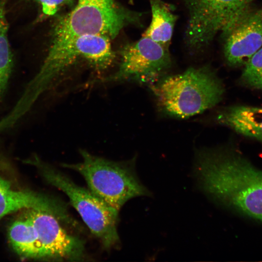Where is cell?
I'll return each mask as SVG.
<instances>
[{
    "instance_id": "9c48e42d",
    "label": "cell",
    "mask_w": 262,
    "mask_h": 262,
    "mask_svg": "<svg viewBox=\"0 0 262 262\" xmlns=\"http://www.w3.org/2000/svg\"><path fill=\"white\" fill-rule=\"evenodd\" d=\"M27 212L34 229L38 259L82 260L85 251L83 241L69 234L55 215L34 209H28Z\"/></svg>"
},
{
    "instance_id": "8fae6325",
    "label": "cell",
    "mask_w": 262,
    "mask_h": 262,
    "mask_svg": "<svg viewBox=\"0 0 262 262\" xmlns=\"http://www.w3.org/2000/svg\"><path fill=\"white\" fill-rule=\"evenodd\" d=\"M28 209L45 211L57 217L66 211L62 201L28 190H16L0 177V220L6 215Z\"/></svg>"
},
{
    "instance_id": "7a4b0ae2",
    "label": "cell",
    "mask_w": 262,
    "mask_h": 262,
    "mask_svg": "<svg viewBox=\"0 0 262 262\" xmlns=\"http://www.w3.org/2000/svg\"><path fill=\"white\" fill-rule=\"evenodd\" d=\"M110 40L103 35L86 34L49 47L40 70L16 102V109L28 113L56 79L78 61L83 60L98 71L108 68L115 58Z\"/></svg>"
},
{
    "instance_id": "e0dca14e",
    "label": "cell",
    "mask_w": 262,
    "mask_h": 262,
    "mask_svg": "<svg viewBox=\"0 0 262 262\" xmlns=\"http://www.w3.org/2000/svg\"><path fill=\"white\" fill-rule=\"evenodd\" d=\"M36 3L40 9L39 19L49 17L56 14L62 8L71 6L74 0H28Z\"/></svg>"
},
{
    "instance_id": "277c9868",
    "label": "cell",
    "mask_w": 262,
    "mask_h": 262,
    "mask_svg": "<svg viewBox=\"0 0 262 262\" xmlns=\"http://www.w3.org/2000/svg\"><path fill=\"white\" fill-rule=\"evenodd\" d=\"M142 16L143 13L130 10L116 0H77L72 10L56 19L49 47L86 34L113 39L129 25L142 26Z\"/></svg>"
},
{
    "instance_id": "3957f363",
    "label": "cell",
    "mask_w": 262,
    "mask_h": 262,
    "mask_svg": "<svg viewBox=\"0 0 262 262\" xmlns=\"http://www.w3.org/2000/svg\"><path fill=\"white\" fill-rule=\"evenodd\" d=\"M150 87L160 111L180 119L214 107L221 101L225 92L222 81L207 66L162 77Z\"/></svg>"
},
{
    "instance_id": "5b68a950",
    "label": "cell",
    "mask_w": 262,
    "mask_h": 262,
    "mask_svg": "<svg viewBox=\"0 0 262 262\" xmlns=\"http://www.w3.org/2000/svg\"><path fill=\"white\" fill-rule=\"evenodd\" d=\"M80 153L82 162L64 163L62 166L80 173L89 190L111 207L119 211L131 198L151 196L136 175L134 160L111 161L83 149Z\"/></svg>"
},
{
    "instance_id": "ba28073f",
    "label": "cell",
    "mask_w": 262,
    "mask_h": 262,
    "mask_svg": "<svg viewBox=\"0 0 262 262\" xmlns=\"http://www.w3.org/2000/svg\"><path fill=\"white\" fill-rule=\"evenodd\" d=\"M117 71L100 82H132L149 85L162 78L171 66L168 49L143 36L128 43L120 50Z\"/></svg>"
},
{
    "instance_id": "8992f818",
    "label": "cell",
    "mask_w": 262,
    "mask_h": 262,
    "mask_svg": "<svg viewBox=\"0 0 262 262\" xmlns=\"http://www.w3.org/2000/svg\"><path fill=\"white\" fill-rule=\"evenodd\" d=\"M33 162L46 180L67 196L71 205L105 248L110 249L119 243L118 211L38 158L35 157Z\"/></svg>"
},
{
    "instance_id": "52a82bcc",
    "label": "cell",
    "mask_w": 262,
    "mask_h": 262,
    "mask_svg": "<svg viewBox=\"0 0 262 262\" xmlns=\"http://www.w3.org/2000/svg\"><path fill=\"white\" fill-rule=\"evenodd\" d=\"M255 0H184L188 12L185 42L191 50L208 46L219 32L224 38Z\"/></svg>"
},
{
    "instance_id": "2e32d148",
    "label": "cell",
    "mask_w": 262,
    "mask_h": 262,
    "mask_svg": "<svg viewBox=\"0 0 262 262\" xmlns=\"http://www.w3.org/2000/svg\"><path fill=\"white\" fill-rule=\"evenodd\" d=\"M240 81L248 88L262 90V47L245 65Z\"/></svg>"
},
{
    "instance_id": "4fadbf2b",
    "label": "cell",
    "mask_w": 262,
    "mask_h": 262,
    "mask_svg": "<svg viewBox=\"0 0 262 262\" xmlns=\"http://www.w3.org/2000/svg\"><path fill=\"white\" fill-rule=\"evenodd\" d=\"M152 18L143 36H147L168 49L178 18L173 6L163 0H149Z\"/></svg>"
},
{
    "instance_id": "6da1fadb",
    "label": "cell",
    "mask_w": 262,
    "mask_h": 262,
    "mask_svg": "<svg viewBox=\"0 0 262 262\" xmlns=\"http://www.w3.org/2000/svg\"><path fill=\"white\" fill-rule=\"evenodd\" d=\"M193 173L198 189L213 200L262 222V169L238 149L198 150Z\"/></svg>"
},
{
    "instance_id": "7c38bea8",
    "label": "cell",
    "mask_w": 262,
    "mask_h": 262,
    "mask_svg": "<svg viewBox=\"0 0 262 262\" xmlns=\"http://www.w3.org/2000/svg\"><path fill=\"white\" fill-rule=\"evenodd\" d=\"M217 122L244 136L262 142V107L233 105L221 110Z\"/></svg>"
},
{
    "instance_id": "30bf717a",
    "label": "cell",
    "mask_w": 262,
    "mask_h": 262,
    "mask_svg": "<svg viewBox=\"0 0 262 262\" xmlns=\"http://www.w3.org/2000/svg\"><path fill=\"white\" fill-rule=\"evenodd\" d=\"M223 38L227 63L232 66H245L262 47V8L250 10Z\"/></svg>"
},
{
    "instance_id": "9a60e30c",
    "label": "cell",
    "mask_w": 262,
    "mask_h": 262,
    "mask_svg": "<svg viewBox=\"0 0 262 262\" xmlns=\"http://www.w3.org/2000/svg\"><path fill=\"white\" fill-rule=\"evenodd\" d=\"M8 0H0V99L5 92L13 67V58L8 39L6 6Z\"/></svg>"
},
{
    "instance_id": "5bb4252c",
    "label": "cell",
    "mask_w": 262,
    "mask_h": 262,
    "mask_svg": "<svg viewBox=\"0 0 262 262\" xmlns=\"http://www.w3.org/2000/svg\"><path fill=\"white\" fill-rule=\"evenodd\" d=\"M17 216L8 229V238L15 252L24 259H38L33 228L27 209Z\"/></svg>"
}]
</instances>
